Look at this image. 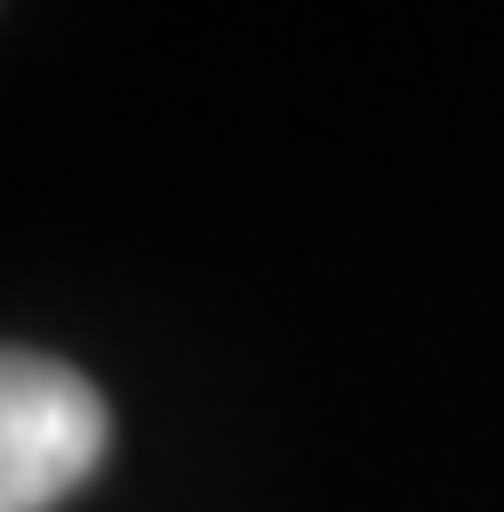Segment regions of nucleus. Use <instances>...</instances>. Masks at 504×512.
Returning a JSON list of instances; mask_svg holds the SVG:
<instances>
[{"instance_id": "obj_1", "label": "nucleus", "mask_w": 504, "mask_h": 512, "mask_svg": "<svg viewBox=\"0 0 504 512\" xmlns=\"http://www.w3.org/2000/svg\"><path fill=\"white\" fill-rule=\"evenodd\" d=\"M104 456H112L104 392L48 352L0 344V512H56L96 480Z\"/></svg>"}]
</instances>
